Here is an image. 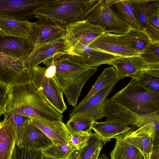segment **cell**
<instances>
[{
    "instance_id": "1",
    "label": "cell",
    "mask_w": 159,
    "mask_h": 159,
    "mask_svg": "<svg viewBox=\"0 0 159 159\" xmlns=\"http://www.w3.org/2000/svg\"><path fill=\"white\" fill-rule=\"evenodd\" d=\"M12 114L29 118L42 117L62 121L63 117L53 107L43 92L30 82L10 87L4 117Z\"/></svg>"
},
{
    "instance_id": "2",
    "label": "cell",
    "mask_w": 159,
    "mask_h": 159,
    "mask_svg": "<svg viewBox=\"0 0 159 159\" xmlns=\"http://www.w3.org/2000/svg\"><path fill=\"white\" fill-rule=\"evenodd\" d=\"M47 66L54 65V76L69 104L77 106L85 83L96 73L98 67H88L71 60L66 53L58 54L43 62Z\"/></svg>"
},
{
    "instance_id": "3",
    "label": "cell",
    "mask_w": 159,
    "mask_h": 159,
    "mask_svg": "<svg viewBox=\"0 0 159 159\" xmlns=\"http://www.w3.org/2000/svg\"><path fill=\"white\" fill-rule=\"evenodd\" d=\"M111 98L138 114H148L159 111V93L147 90L133 78Z\"/></svg>"
},
{
    "instance_id": "4",
    "label": "cell",
    "mask_w": 159,
    "mask_h": 159,
    "mask_svg": "<svg viewBox=\"0 0 159 159\" xmlns=\"http://www.w3.org/2000/svg\"><path fill=\"white\" fill-rule=\"evenodd\" d=\"M84 20L103 28L105 33L116 34H125L132 27L112 9L105 0H87L86 7L78 19Z\"/></svg>"
},
{
    "instance_id": "5",
    "label": "cell",
    "mask_w": 159,
    "mask_h": 159,
    "mask_svg": "<svg viewBox=\"0 0 159 159\" xmlns=\"http://www.w3.org/2000/svg\"><path fill=\"white\" fill-rule=\"evenodd\" d=\"M86 3L85 0H50L35 12L34 17L64 25L72 23L78 21Z\"/></svg>"
},
{
    "instance_id": "6",
    "label": "cell",
    "mask_w": 159,
    "mask_h": 159,
    "mask_svg": "<svg viewBox=\"0 0 159 159\" xmlns=\"http://www.w3.org/2000/svg\"><path fill=\"white\" fill-rule=\"evenodd\" d=\"M103 109L106 122L130 125L135 129L149 123H159V111L148 114H138L111 98H107Z\"/></svg>"
},
{
    "instance_id": "7",
    "label": "cell",
    "mask_w": 159,
    "mask_h": 159,
    "mask_svg": "<svg viewBox=\"0 0 159 159\" xmlns=\"http://www.w3.org/2000/svg\"><path fill=\"white\" fill-rule=\"evenodd\" d=\"M69 49L67 55L72 61L88 67H98L107 64L120 57L92 48L77 41L66 32Z\"/></svg>"
},
{
    "instance_id": "8",
    "label": "cell",
    "mask_w": 159,
    "mask_h": 159,
    "mask_svg": "<svg viewBox=\"0 0 159 159\" xmlns=\"http://www.w3.org/2000/svg\"><path fill=\"white\" fill-rule=\"evenodd\" d=\"M46 68L39 65L35 67L32 72L30 82L41 90L55 109L62 114L67 108L63 91L54 76L45 75Z\"/></svg>"
},
{
    "instance_id": "9",
    "label": "cell",
    "mask_w": 159,
    "mask_h": 159,
    "mask_svg": "<svg viewBox=\"0 0 159 159\" xmlns=\"http://www.w3.org/2000/svg\"><path fill=\"white\" fill-rule=\"evenodd\" d=\"M31 74L23 60L0 53V83L11 87L30 82Z\"/></svg>"
},
{
    "instance_id": "10",
    "label": "cell",
    "mask_w": 159,
    "mask_h": 159,
    "mask_svg": "<svg viewBox=\"0 0 159 159\" xmlns=\"http://www.w3.org/2000/svg\"><path fill=\"white\" fill-rule=\"evenodd\" d=\"M65 25L48 20L33 22L26 40L34 46L66 37Z\"/></svg>"
},
{
    "instance_id": "11",
    "label": "cell",
    "mask_w": 159,
    "mask_h": 159,
    "mask_svg": "<svg viewBox=\"0 0 159 159\" xmlns=\"http://www.w3.org/2000/svg\"><path fill=\"white\" fill-rule=\"evenodd\" d=\"M50 0H0V16L27 21Z\"/></svg>"
},
{
    "instance_id": "12",
    "label": "cell",
    "mask_w": 159,
    "mask_h": 159,
    "mask_svg": "<svg viewBox=\"0 0 159 159\" xmlns=\"http://www.w3.org/2000/svg\"><path fill=\"white\" fill-rule=\"evenodd\" d=\"M69 46L66 37L46 43L35 45L25 60L29 71L44 61L59 53H67Z\"/></svg>"
},
{
    "instance_id": "13",
    "label": "cell",
    "mask_w": 159,
    "mask_h": 159,
    "mask_svg": "<svg viewBox=\"0 0 159 159\" xmlns=\"http://www.w3.org/2000/svg\"><path fill=\"white\" fill-rule=\"evenodd\" d=\"M89 47L119 57L139 55L140 53L123 40L119 34L104 33Z\"/></svg>"
},
{
    "instance_id": "14",
    "label": "cell",
    "mask_w": 159,
    "mask_h": 159,
    "mask_svg": "<svg viewBox=\"0 0 159 159\" xmlns=\"http://www.w3.org/2000/svg\"><path fill=\"white\" fill-rule=\"evenodd\" d=\"M120 80L115 76L108 86L96 93L79 107L70 110L69 117L74 114H81L89 116L95 121L102 119L103 117V107L107 97Z\"/></svg>"
},
{
    "instance_id": "15",
    "label": "cell",
    "mask_w": 159,
    "mask_h": 159,
    "mask_svg": "<svg viewBox=\"0 0 159 159\" xmlns=\"http://www.w3.org/2000/svg\"><path fill=\"white\" fill-rule=\"evenodd\" d=\"M32 124L56 145L68 143L70 134L62 120H52L42 117L30 118Z\"/></svg>"
},
{
    "instance_id": "16",
    "label": "cell",
    "mask_w": 159,
    "mask_h": 159,
    "mask_svg": "<svg viewBox=\"0 0 159 159\" xmlns=\"http://www.w3.org/2000/svg\"><path fill=\"white\" fill-rule=\"evenodd\" d=\"M53 143L40 130L32 124L30 120L21 128L16 145L43 150Z\"/></svg>"
},
{
    "instance_id": "17",
    "label": "cell",
    "mask_w": 159,
    "mask_h": 159,
    "mask_svg": "<svg viewBox=\"0 0 159 159\" xmlns=\"http://www.w3.org/2000/svg\"><path fill=\"white\" fill-rule=\"evenodd\" d=\"M33 48L34 45L26 39L7 36L0 32V53L3 54L25 61Z\"/></svg>"
},
{
    "instance_id": "18",
    "label": "cell",
    "mask_w": 159,
    "mask_h": 159,
    "mask_svg": "<svg viewBox=\"0 0 159 159\" xmlns=\"http://www.w3.org/2000/svg\"><path fill=\"white\" fill-rule=\"evenodd\" d=\"M66 32L83 44L88 46L105 33L104 29L86 20L78 21L65 25Z\"/></svg>"
},
{
    "instance_id": "19",
    "label": "cell",
    "mask_w": 159,
    "mask_h": 159,
    "mask_svg": "<svg viewBox=\"0 0 159 159\" xmlns=\"http://www.w3.org/2000/svg\"><path fill=\"white\" fill-rule=\"evenodd\" d=\"M16 134L10 116L0 122V159H13Z\"/></svg>"
},
{
    "instance_id": "20",
    "label": "cell",
    "mask_w": 159,
    "mask_h": 159,
    "mask_svg": "<svg viewBox=\"0 0 159 159\" xmlns=\"http://www.w3.org/2000/svg\"><path fill=\"white\" fill-rule=\"evenodd\" d=\"M110 65H112L115 69V77L120 80L125 77L133 78L138 72L148 66L139 55L120 57Z\"/></svg>"
},
{
    "instance_id": "21",
    "label": "cell",
    "mask_w": 159,
    "mask_h": 159,
    "mask_svg": "<svg viewBox=\"0 0 159 159\" xmlns=\"http://www.w3.org/2000/svg\"><path fill=\"white\" fill-rule=\"evenodd\" d=\"M122 136L125 142L137 148L144 159H151L154 141L141 127L132 130Z\"/></svg>"
},
{
    "instance_id": "22",
    "label": "cell",
    "mask_w": 159,
    "mask_h": 159,
    "mask_svg": "<svg viewBox=\"0 0 159 159\" xmlns=\"http://www.w3.org/2000/svg\"><path fill=\"white\" fill-rule=\"evenodd\" d=\"M136 19L144 31L149 19L159 14V0H132Z\"/></svg>"
},
{
    "instance_id": "23",
    "label": "cell",
    "mask_w": 159,
    "mask_h": 159,
    "mask_svg": "<svg viewBox=\"0 0 159 159\" xmlns=\"http://www.w3.org/2000/svg\"><path fill=\"white\" fill-rule=\"evenodd\" d=\"M33 22L0 16V32L5 35L26 39Z\"/></svg>"
},
{
    "instance_id": "24",
    "label": "cell",
    "mask_w": 159,
    "mask_h": 159,
    "mask_svg": "<svg viewBox=\"0 0 159 159\" xmlns=\"http://www.w3.org/2000/svg\"><path fill=\"white\" fill-rule=\"evenodd\" d=\"M133 78L147 90L159 93V64L147 66Z\"/></svg>"
},
{
    "instance_id": "25",
    "label": "cell",
    "mask_w": 159,
    "mask_h": 159,
    "mask_svg": "<svg viewBox=\"0 0 159 159\" xmlns=\"http://www.w3.org/2000/svg\"><path fill=\"white\" fill-rule=\"evenodd\" d=\"M91 129L103 139L108 142L112 138H115L135 129L117 123L95 121L93 123Z\"/></svg>"
},
{
    "instance_id": "26",
    "label": "cell",
    "mask_w": 159,
    "mask_h": 159,
    "mask_svg": "<svg viewBox=\"0 0 159 159\" xmlns=\"http://www.w3.org/2000/svg\"><path fill=\"white\" fill-rule=\"evenodd\" d=\"M122 135L116 138L113 149L110 156V159H144L141 153L136 148L125 142Z\"/></svg>"
},
{
    "instance_id": "27",
    "label": "cell",
    "mask_w": 159,
    "mask_h": 159,
    "mask_svg": "<svg viewBox=\"0 0 159 159\" xmlns=\"http://www.w3.org/2000/svg\"><path fill=\"white\" fill-rule=\"evenodd\" d=\"M119 35L123 40L140 54L142 53L151 43L144 31L132 27L125 34Z\"/></svg>"
},
{
    "instance_id": "28",
    "label": "cell",
    "mask_w": 159,
    "mask_h": 159,
    "mask_svg": "<svg viewBox=\"0 0 159 159\" xmlns=\"http://www.w3.org/2000/svg\"><path fill=\"white\" fill-rule=\"evenodd\" d=\"M115 74V69L113 66L104 69L101 74L98 76L96 81L88 94L74 108L79 107L96 93L108 86L114 80Z\"/></svg>"
},
{
    "instance_id": "29",
    "label": "cell",
    "mask_w": 159,
    "mask_h": 159,
    "mask_svg": "<svg viewBox=\"0 0 159 159\" xmlns=\"http://www.w3.org/2000/svg\"><path fill=\"white\" fill-rule=\"evenodd\" d=\"M108 141L104 140L97 134L92 133L87 144L79 150L73 152L69 159H89L96 151Z\"/></svg>"
},
{
    "instance_id": "30",
    "label": "cell",
    "mask_w": 159,
    "mask_h": 159,
    "mask_svg": "<svg viewBox=\"0 0 159 159\" xmlns=\"http://www.w3.org/2000/svg\"><path fill=\"white\" fill-rule=\"evenodd\" d=\"M114 5L118 11V14L123 20L132 27L142 30L136 19L133 8L132 0H117Z\"/></svg>"
},
{
    "instance_id": "31",
    "label": "cell",
    "mask_w": 159,
    "mask_h": 159,
    "mask_svg": "<svg viewBox=\"0 0 159 159\" xmlns=\"http://www.w3.org/2000/svg\"><path fill=\"white\" fill-rule=\"evenodd\" d=\"M94 121L89 116L81 114H74L69 117L65 124L71 134L79 131H91V126Z\"/></svg>"
},
{
    "instance_id": "32",
    "label": "cell",
    "mask_w": 159,
    "mask_h": 159,
    "mask_svg": "<svg viewBox=\"0 0 159 159\" xmlns=\"http://www.w3.org/2000/svg\"><path fill=\"white\" fill-rule=\"evenodd\" d=\"M77 148L69 143L63 144H53L42 150L44 156L56 159H67Z\"/></svg>"
},
{
    "instance_id": "33",
    "label": "cell",
    "mask_w": 159,
    "mask_h": 159,
    "mask_svg": "<svg viewBox=\"0 0 159 159\" xmlns=\"http://www.w3.org/2000/svg\"><path fill=\"white\" fill-rule=\"evenodd\" d=\"M139 56L147 65L159 64V42H151Z\"/></svg>"
},
{
    "instance_id": "34",
    "label": "cell",
    "mask_w": 159,
    "mask_h": 159,
    "mask_svg": "<svg viewBox=\"0 0 159 159\" xmlns=\"http://www.w3.org/2000/svg\"><path fill=\"white\" fill-rule=\"evenodd\" d=\"M42 150L33 149L16 145L13 155V159H44Z\"/></svg>"
},
{
    "instance_id": "35",
    "label": "cell",
    "mask_w": 159,
    "mask_h": 159,
    "mask_svg": "<svg viewBox=\"0 0 159 159\" xmlns=\"http://www.w3.org/2000/svg\"><path fill=\"white\" fill-rule=\"evenodd\" d=\"M144 31L151 42H159V14L154 15L149 19Z\"/></svg>"
},
{
    "instance_id": "36",
    "label": "cell",
    "mask_w": 159,
    "mask_h": 159,
    "mask_svg": "<svg viewBox=\"0 0 159 159\" xmlns=\"http://www.w3.org/2000/svg\"><path fill=\"white\" fill-rule=\"evenodd\" d=\"M92 132L91 131H79L70 134L68 142L79 150L88 143Z\"/></svg>"
},
{
    "instance_id": "37",
    "label": "cell",
    "mask_w": 159,
    "mask_h": 159,
    "mask_svg": "<svg viewBox=\"0 0 159 159\" xmlns=\"http://www.w3.org/2000/svg\"><path fill=\"white\" fill-rule=\"evenodd\" d=\"M10 87L0 83V116L5 112Z\"/></svg>"
},
{
    "instance_id": "38",
    "label": "cell",
    "mask_w": 159,
    "mask_h": 159,
    "mask_svg": "<svg viewBox=\"0 0 159 159\" xmlns=\"http://www.w3.org/2000/svg\"><path fill=\"white\" fill-rule=\"evenodd\" d=\"M9 116H11L13 124L16 134L17 140L21 128L30 121V119L26 116L19 114H12Z\"/></svg>"
},
{
    "instance_id": "39",
    "label": "cell",
    "mask_w": 159,
    "mask_h": 159,
    "mask_svg": "<svg viewBox=\"0 0 159 159\" xmlns=\"http://www.w3.org/2000/svg\"><path fill=\"white\" fill-rule=\"evenodd\" d=\"M151 159H159V143L154 145Z\"/></svg>"
},
{
    "instance_id": "40",
    "label": "cell",
    "mask_w": 159,
    "mask_h": 159,
    "mask_svg": "<svg viewBox=\"0 0 159 159\" xmlns=\"http://www.w3.org/2000/svg\"><path fill=\"white\" fill-rule=\"evenodd\" d=\"M102 148V147H100L98 148L89 159H97L99 156Z\"/></svg>"
},
{
    "instance_id": "41",
    "label": "cell",
    "mask_w": 159,
    "mask_h": 159,
    "mask_svg": "<svg viewBox=\"0 0 159 159\" xmlns=\"http://www.w3.org/2000/svg\"><path fill=\"white\" fill-rule=\"evenodd\" d=\"M97 159H110L107 157V155L105 153H103L99 157L97 158Z\"/></svg>"
},
{
    "instance_id": "42",
    "label": "cell",
    "mask_w": 159,
    "mask_h": 159,
    "mask_svg": "<svg viewBox=\"0 0 159 159\" xmlns=\"http://www.w3.org/2000/svg\"><path fill=\"white\" fill-rule=\"evenodd\" d=\"M44 159H54V158L48 157H47L44 156ZM69 159V158H68V159Z\"/></svg>"
},
{
    "instance_id": "43",
    "label": "cell",
    "mask_w": 159,
    "mask_h": 159,
    "mask_svg": "<svg viewBox=\"0 0 159 159\" xmlns=\"http://www.w3.org/2000/svg\"></svg>"
}]
</instances>
